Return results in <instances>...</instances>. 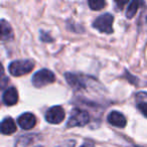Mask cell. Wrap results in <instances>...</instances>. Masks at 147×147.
<instances>
[{
    "label": "cell",
    "mask_w": 147,
    "mask_h": 147,
    "mask_svg": "<svg viewBox=\"0 0 147 147\" xmlns=\"http://www.w3.org/2000/svg\"><path fill=\"white\" fill-rule=\"evenodd\" d=\"M33 67L34 61L31 59H17L11 61L8 67V71L13 77H20L30 73Z\"/></svg>",
    "instance_id": "obj_1"
},
{
    "label": "cell",
    "mask_w": 147,
    "mask_h": 147,
    "mask_svg": "<svg viewBox=\"0 0 147 147\" xmlns=\"http://www.w3.org/2000/svg\"><path fill=\"white\" fill-rule=\"evenodd\" d=\"M90 122V115L87 111L75 108L71 110L69 118L67 123V128L74 127H84Z\"/></svg>",
    "instance_id": "obj_2"
},
{
    "label": "cell",
    "mask_w": 147,
    "mask_h": 147,
    "mask_svg": "<svg viewBox=\"0 0 147 147\" xmlns=\"http://www.w3.org/2000/svg\"><path fill=\"white\" fill-rule=\"evenodd\" d=\"M55 81V74L47 69H42L37 71L32 76L31 83L35 88H43L49 84H53Z\"/></svg>",
    "instance_id": "obj_3"
},
{
    "label": "cell",
    "mask_w": 147,
    "mask_h": 147,
    "mask_svg": "<svg viewBox=\"0 0 147 147\" xmlns=\"http://www.w3.org/2000/svg\"><path fill=\"white\" fill-rule=\"evenodd\" d=\"M113 21H114V16L111 13H104L95 19L93 22V27L102 33L111 34L114 32Z\"/></svg>",
    "instance_id": "obj_4"
},
{
    "label": "cell",
    "mask_w": 147,
    "mask_h": 147,
    "mask_svg": "<svg viewBox=\"0 0 147 147\" xmlns=\"http://www.w3.org/2000/svg\"><path fill=\"white\" fill-rule=\"evenodd\" d=\"M65 116V110L61 106H53L49 108L45 113V120L49 124H59L63 121Z\"/></svg>",
    "instance_id": "obj_5"
},
{
    "label": "cell",
    "mask_w": 147,
    "mask_h": 147,
    "mask_svg": "<svg viewBox=\"0 0 147 147\" xmlns=\"http://www.w3.org/2000/svg\"><path fill=\"white\" fill-rule=\"evenodd\" d=\"M17 123H18L19 127L23 130H30V129L34 128L36 125V118L32 113L26 112L18 117Z\"/></svg>",
    "instance_id": "obj_6"
},
{
    "label": "cell",
    "mask_w": 147,
    "mask_h": 147,
    "mask_svg": "<svg viewBox=\"0 0 147 147\" xmlns=\"http://www.w3.org/2000/svg\"><path fill=\"white\" fill-rule=\"evenodd\" d=\"M65 78L67 80V84L75 90H81V89L86 88V82L80 75L73 73H65Z\"/></svg>",
    "instance_id": "obj_7"
},
{
    "label": "cell",
    "mask_w": 147,
    "mask_h": 147,
    "mask_svg": "<svg viewBox=\"0 0 147 147\" xmlns=\"http://www.w3.org/2000/svg\"><path fill=\"white\" fill-rule=\"evenodd\" d=\"M107 120L111 125L118 128H124L127 124L126 117L118 111H112L109 113V115L107 116Z\"/></svg>",
    "instance_id": "obj_8"
},
{
    "label": "cell",
    "mask_w": 147,
    "mask_h": 147,
    "mask_svg": "<svg viewBox=\"0 0 147 147\" xmlns=\"http://www.w3.org/2000/svg\"><path fill=\"white\" fill-rule=\"evenodd\" d=\"M2 101L7 106H13L18 102V92L15 88H7L3 92L2 95Z\"/></svg>",
    "instance_id": "obj_9"
},
{
    "label": "cell",
    "mask_w": 147,
    "mask_h": 147,
    "mask_svg": "<svg viewBox=\"0 0 147 147\" xmlns=\"http://www.w3.org/2000/svg\"><path fill=\"white\" fill-rule=\"evenodd\" d=\"M0 129H1V133L3 135H11L16 132V129H17L16 123L10 117L5 118L1 122V128Z\"/></svg>",
    "instance_id": "obj_10"
},
{
    "label": "cell",
    "mask_w": 147,
    "mask_h": 147,
    "mask_svg": "<svg viewBox=\"0 0 147 147\" xmlns=\"http://www.w3.org/2000/svg\"><path fill=\"white\" fill-rule=\"evenodd\" d=\"M0 26H1V40L8 41L13 38V30L11 28L10 24L7 22L5 19H1L0 21Z\"/></svg>",
    "instance_id": "obj_11"
},
{
    "label": "cell",
    "mask_w": 147,
    "mask_h": 147,
    "mask_svg": "<svg viewBox=\"0 0 147 147\" xmlns=\"http://www.w3.org/2000/svg\"><path fill=\"white\" fill-rule=\"evenodd\" d=\"M137 108L138 110L147 118V94L145 93H139L137 95Z\"/></svg>",
    "instance_id": "obj_12"
},
{
    "label": "cell",
    "mask_w": 147,
    "mask_h": 147,
    "mask_svg": "<svg viewBox=\"0 0 147 147\" xmlns=\"http://www.w3.org/2000/svg\"><path fill=\"white\" fill-rule=\"evenodd\" d=\"M143 2L141 1H131L129 3L128 7H127V10H126V17L128 19H131L135 16V14L137 13V10H138L139 6L142 4Z\"/></svg>",
    "instance_id": "obj_13"
},
{
    "label": "cell",
    "mask_w": 147,
    "mask_h": 147,
    "mask_svg": "<svg viewBox=\"0 0 147 147\" xmlns=\"http://www.w3.org/2000/svg\"><path fill=\"white\" fill-rule=\"evenodd\" d=\"M88 4L92 10H101V9L104 8V6L106 5V2L103 1V0H90Z\"/></svg>",
    "instance_id": "obj_14"
},
{
    "label": "cell",
    "mask_w": 147,
    "mask_h": 147,
    "mask_svg": "<svg viewBox=\"0 0 147 147\" xmlns=\"http://www.w3.org/2000/svg\"><path fill=\"white\" fill-rule=\"evenodd\" d=\"M40 39L45 42H51L53 41V38L49 35V33L45 32V31L41 30L40 31Z\"/></svg>",
    "instance_id": "obj_15"
},
{
    "label": "cell",
    "mask_w": 147,
    "mask_h": 147,
    "mask_svg": "<svg viewBox=\"0 0 147 147\" xmlns=\"http://www.w3.org/2000/svg\"><path fill=\"white\" fill-rule=\"evenodd\" d=\"M116 4L118 5V7H117V8L121 9V10H122L123 6H124L125 4H127V1H123V2H119V1H116Z\"/></svg>",
    "instance_id": "obj_16"
},
{
    "label": "cell",
    "mask_w": 147,
    "mask_h": 147,
    "mask_svg": "<svg viewBox=\"0 0 147 147\" xmlns=\"http://www.w3.org/2000/svg\"><path fill=\"white\" fill-rule=\"evenodd\" d=\"M81 147H94V143L91 142V141H86Z\"/></svg>",
    "instance_id": "obj_17"
},
{
    "label": "cell",
    "mask_w": 147,
    "mask_h": 147,
    "mask_svg": "<svg viewBox=\"0 0 147 147\" xmlns=\"http://www.w3.org/2000/svg\"><path fill=\"white\" fill-rule=\"evenodd\" d=\"M34 147H43V146H41V145H36V146H34Z\"/></svg>",
    "instance_id": "obj_18"
}]
</instances>
